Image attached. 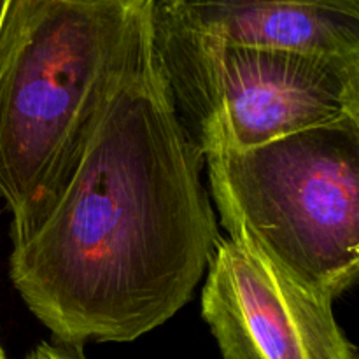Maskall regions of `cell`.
<instances>
[{
    "label": "cell",
    "mask_w": 359,
    "mask_h": 359,
    "mask_svg": "<svg viewBox=\"0 0 359 359\" xmlns=\"http://www.w3.org/2000/svg\"><path fill=\"white\" fill-rule=\"evenodd\" d=\"M203 168L175 116L151 23L44 219L11 252L14 287L56 342H133L191 300L221 238Z\"/></svg>",
    "instance_id": "cell-1"
},
{
    "label": "cell",
    "mask_w": 359,
    "mask_h": 359,
    "mask_svg": "<svg viewBox=\"0 0 359 359\" xmlns=\"http://www.w3.org/2000/svg\"><path fill=\"white\" fill-rule=\"evenodd\" d=\"M156 0H13L0 27V196L41 224Z\"/></svg>",
    "instance_id": "cell-2"
},
{
    "label": "cell",
    "mask_w": 359,
    "mask_h": 359,
    "mask_svg": "<svg viewBox=\"0 0 359 359\" xmlns=\"http://www.w3.org/2000/svg\"><path fill=\"white\" fill-rule=\"evenodd\" d=\"M230 241L335 302L359 276V119L205 156Z\"/></svg>",
    "instance_id": "cell-3"
},
{
    "label": "cell",
    "mask_w": 359,
    "mask_h": 359,
    "mask_svg": "<svg viewBox=\"0 0 359 359\" xmlns=\"http://www.w3.org/2000/svg\"><path fill=\"white\" fill-rule=\"evenodd\" d=\"M153 46L175 116L209 156L359 119V58L252 48L200 30L177 0H156Z\"/></svg>",
    "instance_id": "cell-4"
},
{
    "label": "cell",
    "mask_w": 359,
    "mask_h": 359,
    "mask_svg": "<svg viewBox=\"0 0 359 359\" xmlns=\"http://www.w3.org/2000/svg\"><path fill=\"white\" fill-rule=\"evenodd\" d=\"M202 316L223 359H358L332 300L230 238L207 266Z\"/></svg>",
    "instance_id": "cell-5"
},
{
    "label": "cell",
    "mask_w": 359,
    "mask_h": 359,
    "mask_svg": "<svg viewBox=\"0 0 359 359\" xmlns=\"http://www.w3.org/2000/svg\"><path fill=\"white\" fill-rule=\"evenodd\" d=\"M207 34L252 48L359 58V0H177Z\"/></svg>",
    "instance_id": "cell-6"
},
{
    "label": "cell",
    "mask_w": 359,
    "mask_h": 359,
    "mask_svg": "<svg viewBox=\"0 0 359 359\" xmlns=\"http://www.w3.org/2000/svg\"><path fill=\"white\" fill-rule=\"evenodd\" d=\"M25 359H86L83 347L69 346V344H48L42 342L28 353Z\"/></svg>",
    "instance_id": "cell-7"
},
{
    "label": "cell",
    "mask_w": 359,
    "mask_h": 359,
    "mask_svg": "<svg viewBox=\"0 0 359 359\" xmlns=\"http://www.w3.org/2000/svg\"><path fill=\"white\" fill-rule=\"evenodd\" d=\"M11 2H13V0H0V27H2L4 16H6V13H7V9H9Z\"/></svg>",
    "instance_id": "cell-8"
},
{
    "label": "cell",
    "mask_w": 359,
    "mask_h": 359,
    "mask_svg": "<svg viewBox=\"0 0 359 359\" xmlns=\"http://www.w3.org/2000/svg\"><path fill=\"white\" fill-rule=\"evenodd\" d=\"M0 359H7V358H6V354H4L2 347H0Z\"/></svg>",
    "instance_id": "cell-9"
}]
</instances>
